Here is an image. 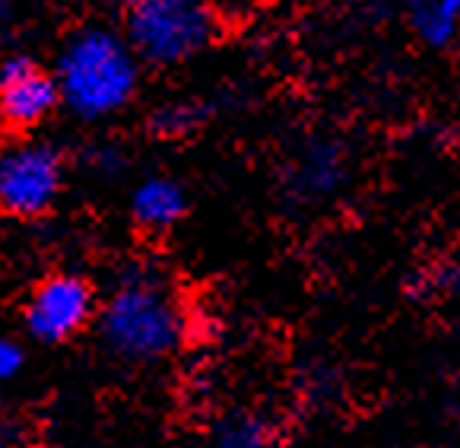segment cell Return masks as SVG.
<instances>
[{
  "label": "cell",
  "instance_id": "1",
  "mask_svg": "<svg viewBox=\"0 0 460 448\" xmlns=\"http://www.w3.org/2000/svg\"><path fill=\"white\" fill-rule=\"evenodd\" d=\"M140 64L124 32L80 26L64 39L55 61L64 112L76 121H105L124 112L140 89Z\"/></svg>",
  "mask_w": 460,
  "mask_h": 448
},
{
  "label": "cell",
  "instance_id": "2",
  "mask_svg": "<svg viewBox=\"0 0 460 448\" xmlns=\"http://www.w3.org/2000/svg\"><path fill=\"white\" fill-rule=\"evenodd\" d=\"M99 331L118 356L153 363L178 346L184 318L163 283L149 277H128L99 306Z\"/></svg>",
  "mask_w": 460,
  "mask_h": 448
},
{
  "label": "cell",
  "instance_id": "3",
  "mask_svg": "<svg viewBox=\"0 0 460 448\" xmlns=\"http://www.w3.org/2000/svg\"><path fill=\"white\" fill-rule=\"evenodd\" d=\"M207 0H124V35L146 64H184L213 41Z\"/></svg>",
  "mask_w": 460,
  "mask_h": 448
},
{
  "label": "cell",
  "instance_id": "4",
  "mask_svg": "<svg viewBox=\"0 0 460 448\" xmlns=\"http://www.w3.org/2000/svg\"><path fill=\"white\" fill-rule=\"evenodd\" d=\"M64 184L61 149L45 140L13 143L0 157V204L10 217L35 220L51 211Z\"/></svg>",
  "mask_w": 460,
  "mask_h": 448
},
{
  "label": "cell",
  "instance_id": "5",
  "mask_svg": "<svg viewBox=\"0 0 460 448\" xmlns=\"http://www.w3.org/2000/svg\"><path fill=\"white\" fill-rule=\"evenodd\" d=\"M95 290L80 273H51L39 280L22 306V325L39 344H64L93 321Z\"/></svg>",
  "mask_w": 460,
  "mask_h": 448
},
{
  "label": "cell",
  "instance_id": "6",
  "mask_svg": "<svg viewBox=\"0 0 460 448\" xmlns=\"http://www.w3.org/2000/svg\"><path fill=\"white\" fill-rule=\"evenodd\" d=\"M61 105L55 70H45L35 58L13 55L0 67V118L7 130H32Z\"/></svg>",
  "mask_w": 460,
  "mask_h": 448
},
{
  "label": "cell",
  "instance_id": "7",
  "mask_svg": "<svg viewBox=\"0 0 460 448\" xmlns=\"http://www.w3.org/2000/svg\"><path fill=\"white\" fill-rule=\"evenodd\" d=\"M188 211V194L169 175H149L130 194L134 223L146 232H165L178 223Z\"/></svg>",
  "mask_w": 460,
  "mask_h": 448
},
{
  "label": "cell",
  "instance_id": "8",
  "mask_svg": "<svg viewBox=\"0 0 460 448\" xmlns=\"http://www.w3.org/2000/svg\"><path fill=\"white\" fill-rule=\"evenodd\" d=\"M410 26L429 48H445L460 32V0H410Z\"/></svg>",
  "mask_w": 460,
  "mask_h": 448
},
{
  "label": "cell",
  "instance_id": "9",
  "mask_svg": "<svg viewBox=\"0 0 460 448\" xmlns=\"http://www.w3.org/2000/svg\"><path fill=\"white\" fill-rule=\"evenodd\" d=\"M207 448H279V435L264 417L232 414L210 429Z\"/></svg>",
  "mask_w": 460,
  "mask_h": 448
},
{
  "label": "cell",
  "instance_id": "10",
  "mask_svg": "<svg viewBox=\"0 0 460 448\" xmlns=\"http://www.w3.org/2000/svg\"><path fill=\"white\" fill-rule=\"evenodd\" d=\"M340 175H343V169H340L337 149L314 147L298 159L292 184H296V191L302 197H321V194H331V191L337 188Z\"/></svg>",
  "mask_w": 460,
  "mask_h": 448
},
{
  "label": "cell",
  "instance_id": "11",
  "mask_svg": "<svg viewBox=\"0 0 460 448\" xmlns=\"http://www.w3.org/2000/svg\"><path fill=\"white\" fill-rule=\"evenodd\" d=\"M207 121V109L197 103H165L149 115V134L153 137H184Z\"/></svg>",
  "mask_w": 460,
  "mask_h": 448
},
{
  "label": "cell",
  "instance_id": "12",
  "mask_svg": "<svg viewBox=\"0 0 460 448\" xmlns=\"http://www.w3.org/2000/svg\"><path fill=\"white\" fill-rule=\"evenodd\" d=\"M26 366V350L16 337H4L0 340V379L10 381L20 375V369Z\"/></svg>",
  "mask_w": 460,
  "mask_h": 448
},
{
  "label": "cell",
  "instance_id": "13",
  "mask_svg": "<svg viewBox=\"0 0 460 448\" xmlns=\"http://www.w3.org/2000/svg\"><path fill=\"white\" fill-rule=\"evenodd\" d=\"M118 153H121V149H115V147H99L93 157V166L99 172H111L118 166Z\"/></svg>",
  "mask_w": 460,
  "mask_h": 448
},
{
  "label": "cell",
  "instance_id": "14",
  "mask_svg": "<svg viewBox=\"0 0 460 448\" xmlns=\"http://www.w3.org/2000/svg\"><path fill=\"white\" fill-rule=\"evenodd\" d=\"M457 414H460V408H457Z\"/></svg>",
  "mask_w": 460,
  "mask_h": 448
}]
</instances>
